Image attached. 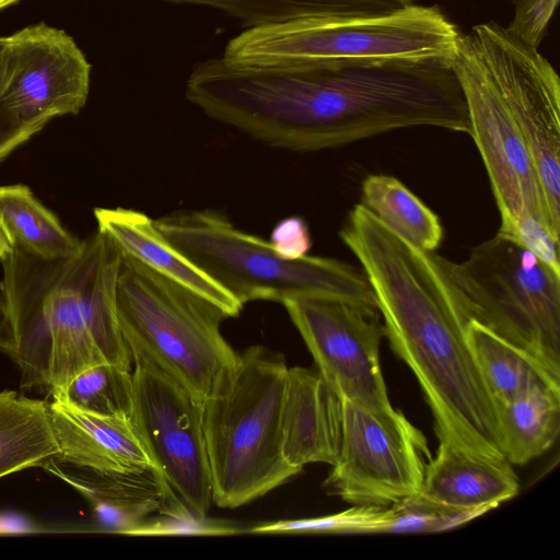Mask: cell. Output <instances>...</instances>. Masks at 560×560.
Listing matches in <instances>:
<instances>
[{"instance_id": "obj_25", "label": "cell", "mask_w": 560, "mask_h": 560, "mask_svg": "<svg viewBox=\"0 0 560 560\" xmlns=\"http://www.w3.org/2000/svg\"><path fill=\"white\" fill-rule=\"evenodd\" d=\"M361 199L382 223L413 246L424 252L439 248L443 238L440 218L396 177L366 176Z\"/></svg>"}, {"instance_id": "obj_33", "label": "cell", "mask_w": 560, "mask_h": 560, "mask_svg": "<svg viewBox=\"0 0 560 560\" xmlns=\"http://www.w3.org/2000/svg\"><path fill=\"white\" fill-rule=\"evenodd\" d=\"M12 244L0 225V260L12 250Z\"/></svg>"}, {"instance_id": "obj_17", "label": "cell", "mask_w": 560, "mask_h": 560, "mask_svg": "<svg viewBox=\"0 0 560 560\" xmlns=\"http://www.w3.org/2000/svg\"><path fill=\"white\" fill-rule=\"evenodd\" d=\"M97 231L121 257L132 258L159 275L185 287L217 305L226 316L236 317L243 305L161 233L148 214L121 207L95 208Z\"/></svg>"}, {"instance_id": "obj_30", "label": "cell", "mask_w": 560, "mask_h": 560, "mask_svg": "<svg viewBox=\"0 0 560 560\" xmlns=\"http://www.w3.org/2000/svg\"><path fill=\"white\" fill-rule=\"evenodd\" d=\"M269 243L278 255L287 259H300L308 255L312 238L303 218L291 215L279 221L272 229Z\"/></svg>"}, {"instance_id": "obj_5", "label": "cell", "mask_w": 560, "mask_h": 560, "mask_svg": "<svg viewBox=\"0 0 560 560\" xmlns=\"http://www.w3.org/2000/svg\"><path fill=\"white\" fill-rule=\"evenodd\" d=\"M460 31L435 5L372 15L311 16L247 27L221 56L241 67L440 60L452 63Z\"/></svg>"}, {"instance_id": "obj_2", "label": "cell", "mask_w": 560, "mask_h": 560, "mask_svg": "<svg viewBox=\"0 0 560 560\" xmlns=\"http://www.w3.org/2000/svg\"><path fill=\"white\" fill-rule=\"evenodd\" d=\"M255 107L279 149L313 152L397 129L469 133L463 92L450 62H355L268 69Z\"/></svg>"}, {"instance_id": "obj_3", "label": "cell", "mask_w": 560, "mask_h": 560, "mask_svg": "<svg viewBox=\"0 0 560 560\" xmlns=\"http://www.w3.org/2000/svg\"><path fill=\"white\" fill-rule=\"evenodd\" d=\"M120 260L97 230L69 257L13 247L0 260V351L18 365L22 388L54 395L91 366L132 369L116 310Z\"/></svg>"}, {"instance_id": "obj_15", "label": "cell", "mask_w": 560, "mask_h": 560, "mask_svg": "<svg viewBox=\"0 0 560 560\" xmlns=\"http://www.w3.org/2000/svg\"><path fill=\"white\" fill-rule=\"evenodd\" d=\"M48 407L60 448L58 463L101 477L158 470L130 416L91 412L59 395H51Z\"/></svg>"}, {"instance_id": "obj_10", "label": "cell", "mask_w": 560, "mask_h": 560, "mask_svg": "<svg viewBox=\"0 0 560 560\" xmlns=\"http://www.w3.org/2000/svg\"><path fill=\"white\" fill-rule=\"evenodd\" d=\"M430 457L424 435L399 410L342 400L340 451L326 485L353 505L396 504L420 493Z\"/></svg>"}, {"instance_id": "obj_20", "label": "cell", "mask_w": 560, "mask_h": 560, "mask_svg": "<svg viewBox=\"0 0 560 560\" xmlns=\"http://www.w3.org/2000/svg\"><path fill=\"white\" fill-rule=\"evenodd\" d=\"M73 488L89 500L101 530L130 536L177 497L156 470L117 478L85 476Z\"/></svg>"}, {"instance_id": "obj_29", "label": "cell", "mask_w": 560, "mask_h": 560, "mask_svg": "<svg viewBox=\"0 0 560 560\" xmlns=\"http://www.w3.org/2000/svg\"><path fill=\"white\" fill-rule=\"evenodd\" d=\"M557 3L558 0H514V15L506 28L528 46L538 48Z\"/></svg>"}, {"instance_id": "obj_27", "label": "cell", "mask_w": 560, "mask_h": 560, "mask_svg": "<svg viewBox=\"0 0 560 560\" xmlns=\"http://www.w3.org/2000/svg\"><path fill=\"white\" fill-rule=\"evenodd\" d=\"M132 369L103 363L78 374L60 393L70 404L105 416H130ZM51 396V395H50Z\"/></svg>"}, {"instance_id": "obj_16", "label": "cell", "mask_w": 560, "mask_h": 560, "mask_svg": "<svg viewBox=\"0 0 560 560\" xmlns=\"http://www.w3.org/2000/svg\"><path fill=\"white\" fill-rule=\"evenodd\" d=\"M342 400L316 370L288 368L282 402V447L302 471L312 463L335 465L340 451Z\"/></svg>"}, {"instance_id": "obj_18", "label": "cell", "mask_w": 560, "mask_h": 560, "mask_svg": "<svg viewBox=\"0 0 560 560\" xmlns=\"http://www.w3.org/2000/svg\"><path fill=\"white\" fill-rule=\"evenodd\" d=\"M517 492L518 478L506 458L470 454L440 441L427 463L419 495L479 516Z\"/></svg>"}, {"instance_id": "obj_12", "label": "cell", "mask_w": 560, "mask_h": 560, "mask_svg": "<svg viewBox=\"0 0 560 560\" xmlns=\"http://www.w3.org/2000/svg\"><path fill=\"white\" fill-rule=\"evenodd\" d=\"M282 305L317 371L342 400L372 410L392 407L380 364L385 328L376 307L331 298Z\"/></svg>"}, {"instance_id": "obj_14", "label": "cell", "mask_w": 560, "mask_h": 560, "mask_svg": "<svg viewBox=\"0 0 560 560\" xmlns=\"http://www.w3.org/2000/svg\"><path fill=\"white\" fill-rule=\"evenodd\" d=\"M525 139L553 220L560 223V80L553 66L494 21L477 24Z\"/></svg>"}, {"instance_id": "obj_31", "label": "cell", "mask_w": 560, "mask_h": 560, "mask_svg": "<svg viewBox=\"0 0 560 560\" xmlns=\"http://www.w3.org/2000/svg\"><path fill=\"white\" fill-rule=\"evenodd\" d=\"M33 136L0 102V162Z\"/></svg>"}, {"instance_id": "obj_1", "label": "cell", "mask_w": 560, "mask_h": 560, "mask_svg": "<svg viewBox=\"0 0 560 560\" xmlns=\"http://www.w3.org/2000/svg\"><path fill=\"white\" fill-rule=\"evenodd\" d=\"M339 235L361 264L385 337L422 388L439 441L505 458L497 406L467 340L469 319L431 252L407 242L362 203Z\"/></svg>"}, {"instance_id": "obj_21", "label": "cell", "mask_w": 560, "mask_h": 560, "mask_svg": "<svg viewBox=\"0 0 560 560\" xmlns=\"http://www.w3.org/2000/svg\"><path fill=\"white\" fill-rule=\"evenodd\" d=\"M466 336L495 406L537 386L560 387V375L479 322H467Z\"/></svg>"}, {"instance_id": "obj_22", "label": "cell", "mask_w": 560, "mask_h": 560, "mask_svg": "<svg viewBox=\"0 0 560 560\" xmlns=\"http://www.w3.org/2000/svg\"><path fill=\"white\" fill-rule=\"evenodd\" d=\"M48 402L0 392V478L59 456Z\"/></svg>"}, {"instance_id": "obj_32", "label": "cell", "mask_w": 560, "mask_h": 560, "mask_svg": "<svg viewBox=\"0 0 560 560\" xmlns=\"http://www.w3.org/2000/svg\"><path fill=\"white\" fill-rule=\"evenodd\" d=\"M42 532L27 517L15 513H0V535H22Z\"/></svg>"}, {"instance_id": "obj_8", "label": "cell", "mask_w": 560, "mask_h": 560, "mask_svg": "<svg viewBox=\"0 0 560 560\" xmlns=\"http://www.w3.org/2000/svg\"><path fill=\"white\" fill-rule=\"evenodd\" d=\"M468 319H475L560 375V273L497 233L463 261L431 252Z\"/></svg>"}, {"instance_id": "obj_26", "label": "cell", "mask_w": 560, "mask_h": 560, "mask_svg": "<svg viewBox=\"0 0 560 560\" xmlns=\"http://www.w3.org/2000/svg\"><path fill=\"white\" fill-rule=\"evenodd\" d=\"M209 7L247 27L326 15H372L402 10L415 0H163Z\"/></svg>"}, {"instance_id": "obj_23", "label": "cell", "mask_w": 560, "mask_h": 560, "mask_svg": "<svg viewBox=\"0 0 560 560\" xmlns=\"http://www.w3.org/2000/svg\"><path fill=\"white\" fill-rule=\"evenodd\" d=\"M503 456L523 465L541 455L560 432V387L537 386L497 405Z\"/></svg>"}, {"instance_id": "obj_7", "label": "cell", "mask_w": 560, "mask_h": 560, "mask_svg": "<svg viewBox=\"0 0 560 560\" xmlns=\"http://www.w3.org/2000/svg\"><path fill=\"white\" fill-rule=\"evenodd\" d=\"M116 310L132 362L152 364L200 401L237 361L217 305L132 258L120 260Z\"/></svg>"}, {"instance_id": "obj_6", "label": "cell", "mask_w": 560, "mask_h": 560, "mask_svg": "<svg viewBox=\"0 0 560 560\" xmlns=\"http://www.w3.org/2000/svg\"><path fill=\"white\" fill-rule=\"evenodd\" d=\"M154 222L171 244L243 306L254 301L282 304L300 298H331L376 307L365 275L353 266L310 255L283 258L269 241L236 228L218 211L182 210Z\"/></svg>"}, {"instance_id": "obj_9", "label": "cell", "mask_w": 560, "mask_h": 560, "mask_svg": "<svg viewBox=\"0 0 560 560\" xmlns=\"http://www.w3.org/2000/svg\"><path fill=\"white\" fill-rule=\"evenodd\" d=\"M451 67L466 104L469 135L485 164L501 224L521 244L547 229L559 240L525 139L505 100L478 25L460 33Z\"/></svg>"}, {"instance_id": "obj_28", "label": "cell", "mask_w": 560, "mask_h": 560, "mask_svg": "<svg viewBox=\"0 0 560 560\" xmlns=\"http://www.w3.org/2000/svg\"><path fill=\"white\" fill-rule=\"evenodd\" d=\"M238 532L231 523L197 515L175 498L139 525L131 536H219Z\"/></svg>"}, {"instance_id": "obj_11", "label": "cell", "mask_w": 560, "mask_h": 560, "mask_svg": "<svg viewBox=\"0 0 560 560\" xmlns=\"http://www.w3.org/2000/svg\"><path fill=\"white\" fill-rule=\"evenodd\" d=\"M132 364L135 428L172 491L194 513L207 516L213 500L202 401L152 364Z\"/></svg>"}, {"instance_id": "obj_24", "label": "cell", "mask_w": 560, "mask_h": 560, "mask_svg": "<svg viewBox=\"0 0 560 560\" xmlns=\"http://www.w3.org/2000/svg\"><path fill=\"white\" fill-rule=\"evenodd\" d=\"M0 225L12 247L45 259L69 257L81 245L23 184L0 186Z\"/></svg>"}, {"instance_id": "obj_4", "label": "cell", "mask_w": 560, "mask_h": 560, "mask_svg": "<svg viewBox=\"0 0 560 560\" xmlns=\"http://www.w3.org/2000/svg\"><path fill=\"white\" fill-rule=\"evenodd\" d=\"M288 368L282 354L252 346L202 400L215 505L242 506L301 472L287 462L282 447Z\"/></svg>"}, {"instance_id": "obj_13", "label": "cell", "mask_w": 560, "mask_h": 560, "mask_svg": "<svg viewBox=\"0 0 560 560\" xmlns=\"http://www.w3.org/2000/svg\"><path fill=\"white\" fill-rule=\"evenodd\" d=\"M91 65L66 32L40 23L3 37L0 102L36 135L57 116L78 114L90 92Z\"/></svg>"}, {"instance_id": "obj_34", "label": "cell", "mask_w": 560, "mask_h": 560, "mask_svg": "<svg viewBox=\"0 0 560 560\" xmlns=\"http://www.w3.org/2000/svg\"><path fill=\"white\" fill-rule=\"evenodd\" d=\"M19 0H0V9L5 8L7 5H10Z\"/></svg>"}, {"instance_id": "obj_19", "label": "cell", "mask_w": 560, "mask_h": 560, "mask_svg": "<svg viewBox=\"0 0 560 560\" xmlns=\"http://www.w3.org/2000/svg\"><path fill=\"white\" fill-rule=\"evenodd\" d=\"M475 514L434 504L419 494L390 505H355L347 511L314 518L282 520L249 528L254 534L298 533H408L447 529Z\"/></svg>"}]
</instances>
